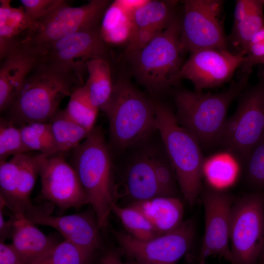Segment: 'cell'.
<instances>
[{
    "mask_svg": "<svg viewBox=\"0 0 264 264\" xmlns=\"http://www.w3.org/2000/svg\"><path fill=\"white\" fill-rule=\"evenodd\" d=\"M128 194L136 201L165 197L156 180L150 152L136 157L126 175Z\"/></svg>",
    "mask_w": 264,
    "mask_h": 264,
    "instance_id": "21",
    "label": "cell"
},
{
    "mask_svg": "<svg viewBox=\"0 0 264 264\" xmlns=\"http://www.w3.org/2000/svg\"><path fill=\"white\" fill-rule=\"evenodd\" d=\"M23 143L31 151H39L45 156L54 154L55 143L49 122H33L19 128Z\"/></svg>",
    "mask_w": 264,
    "mask_h": 264,
    "instance_id": "29",
    "label": "cell"
},
{
    "mask_svg": "<svg viewBox=\"0 0 264 264\" xmlns=\"http://www.w3.org/2000/svg\"><path fill=\"white\" fill-rule=\"evenodd\" d=\"M35 225L49 226L57 230L65 240L82 253L88 263L100 244V236L96 216L86 212L64 216H53L50 212L33 218Z\"/></svg>",
    "mask_w": 264,
    "mask_h": 264,
    "instance_id": "16",
    "label": "cell"
},
{
    "mask_svg": "<svg viewBox=\"0 0 264 264\" xmlns=\"http://www.w3.org/2000/svg\"><path fill=\"white\" fill-rule=\"evenodd\" d=\"M0 242H4L10 238L14 227V219L6 220L3 216V207H0Z\"/></svg>",
    "mask_w": 264,
    "mask_h": 264,
    "instance_id": "40",
    "label": "cell"
},
{
    "mask_svg": "<svg viewBox=\"0 0 264 264\" xmlns=\"http://www.w3.org/2000/svg\"><path fill=\"white\" fill-rule=\"evenodd\" d=\"M181 21L176 16L144 48L127 55L133 75L151 93H161L179 81L184 53L180 41Z\"/></svg>",
    "mask_w": 264,
    "mask_h": 264,
    "instance_id": "6",
    "label": "cell"
},
{
    "mask_svg": "<svg viewBox=\"0 0 264 264\" xmlns=\"http://www.w3.org/2000/svg\"><path fill=\"white\" fill-rule=\"evenodd\" d=\"M256 65L264 66V56L253 60L244 61L241 67L242 70H251L252 67Z\"/></svg>",
    "mask_w": 264,
    "mask_h": 264,
    "instance_id": "43",
    "label": "cell"
},
{
    "mask_svg": "<svg viewBox=\"0 0 264 264\" xmlns=\"http://www.w3.org/2000/svg\"><path fill=\"white\" fill-rule=\"evenodd\" d=\"M244 60L243 55L229 50L213 48L195 50L190 53L184 62L178 80H189L197 91L218 87L232 78Z\"/></svg>",
    "mask_w": 264,
    "mask_h": 264,
    "instance_id": "14",
    "label": "cell"
},
{
    "mask_svg": "<svg viewBox=\"0 0 264 264\" xmlns=\"http://www.w3.org/2000/svg\"><path fill=\"white\" fill-rule=\"evenodd\" d=\"M234 113L225 123L220 144L242 163L264 136V66H261L255 85L239 95Z\"/></svg>",
    "mask_w": 264,
    "mask_h": 264,
    "instance_id": "7",
    "label": "cell"
},
{
    "mask_svg": "<svg viewBox=\"0 0 264 264\" xmlns=\"http://www.w3.org/2000/svg\"><path fill=\"white\" fill-rule=\"evenodd\" d=\"M244 177L253 191H264V136L243 162Z\"/></svg>",
    "mask_w": 264,
    "mask_h": 264,
    "instance_id": "31",
    "label": "cell"
},
{
    "mask_svg": "<svg viewBox=\"0 0 264 264\" xmlns=\"http://www.w3.org/2000/svg\"><path fill=\"white\" fill-rule=\"evenodd\" d=\"M251 71H242L238 79L216 93L180 90L174 95L179 124L189 131L200 146L219 144L232 102L247 87Z\"/></svg>",
    "mask_w": 264,
    "mask_h": 264,
    "instance_id": "2",
    "label": "cell"
},
{
    "mask_svg": "<svg viewBox=\"0 0 264 264\" xmlns=\"http://www.w3.org/2000/svg\"><path fill=\"white\" fill-rule=\"evenodd\" d=\"M111 2L91 0L78 7L66 1L46 16L34 23L23 43L44 56L56 42L74 33L99 29L103 15Z\"/></svg>",
    "mask_w": 264,
    "mask_h": 264,
    "instance_id": "8",
    "label": "cell"
},
{
    "mask_svg": "<svg viewBox=\"0 0 264 264\" xmlns=\"http://www.w3.org/2000/svg\"><path fill=\"white\" fill-rule=\"evenodd\" d=\"M19 128L3 117L0 120V161H6L10 156L28 153Z\"/></svg>",
    "mask_w": 264,
    "mask_h": 264,
    "instance_id": "32",
    "label": "cell"
},
{
    "mask_svg": "<svg viewBox=\"0 0 264 264\" xmlns=\"http://www.w3.org/2000/svg\"><path fill=\"white\" fill-rule=\"evenodd\" d=\"M157 130L160 134L168 158L185 200L191 206L202 189L204 159L197 139L178 123L166 106L155 103Z\"/></svg>",
    "mask_w": 264,
    "mask_h": 264,
    "instance_id": "5",
    "label": "cell"
},
{
    "mask_svg": "<svg viewBox=\"0 0 264 264\" xmlns=\"http://www.w3.org/2000/svg\"><path fill=\"white\" fill-rule=\"evenodd\" d=\"M70 163L79 178L100 228L108 222L116 189L110 152L103 132L94 127L86 139L72 150Z\"/></svg>",
    "mask_w": 264,
    "mask_h": 264,
    "instance_id": "3",
    "label": "cell"
},
{
    "mask_svg": "<svg viewBox=\"0 0 264 264\" xmlns=\"http://www.w3.org/2000/svg\"><path fill=\"white\" fill-rule=\"evenodd\" d=\"M43 59V55L23 43L1 61L0 112L10 104L27 76Z\"/></svg>",
    "mask_w": 264,
    "mask_h": 264,
    "instance_id": "17",
    "label": "cell"
},
{
    "mask_svg": "<svg viewBox=\"0 0 264 264\" xmlns=\"http://www.w3.org/2000/svg\"><path fill=\"white\" fill-rule=\"evenodd\" d=\"M223 1L185 0L180 41L184 53L207 48L228 49L221 19Z\"/></svg>",
    "mask_w": 264,
    "mask_h": 264,
    "instance_id": "10",
    "label": "cell"
},
{
    "mask_svg": "<svg viewBox=\"0 0 264 264\" xmlns=\"http://www.w3.org/2000/svg\"><path fill=\"white\" fill-rule=\"evenodd\" d=\"M49 122L55 143L54 154L73 150L89 132L68 117L63 110H58Z\"/></svg>",
    "mask_w": 264,
    "mask_h": 264,
    "instance_id": "25",
    "label": "cell"
},
{
    "mask_svg": "<svg viewBox=\"0 0 264 264\" xmlns=\"http://www.w3.org/2000/svg\"><path fill=\"white\" fill-rule=\"evenodd\" d=\"M264 0H254L247 16L242 21L233 25L228 44L236 49L237 54L245 56L247 46L253 37L264 27Z\"/></svg>",
    "mask_w": 264,
    "mask_h": 264,
    "instance_id": "26",
    "label": "cell"
},
{
    "mask_svg": "<svg viewBox=\"0 0 264 264\" xmlns=\"http://www.w3.org/2000/svg\"><path fill=\"white\" fill-rule=\"evenodd\" d=\"M110 58L108 45L99 29L70 34L54 43L44 56V60L73 67L84 75L87 72L88 62L97 59L109 62Z\"/></svg>",
    "mask_w": 264,
    "mask_h": 264,
    "instance_id": "15",
    "label": "cell"
},
{
    "mask_svg": "<svg viewBox=\"0 0 264 264\" xmlns=\"http://www.w3.org/2000/svg\"><path fill=\"white\" fill-rule=\"evenodd\" d=\"M64 154H42L39 167L42 196L61 211L78 209L89 202L77 173Z\"/></svg>",
    "mask_w": 264,
    "mask_h": 264,
    "instance_id": "13",
    "label": "cell"
},
{
    "mask_svg": "<svg viewBox=\"0 0 264 264\" xmlns=\"http://www.w3.org/2000/svg\"><path fill=\"white\" fill-rule=\"evenodd\" d=\"M29 19L34 23L65 3V0H21Z\"/></svg>",
    "mask_w": 264,
    "mask_h": 264,
    "instance_id": "35",
    "label": "cell"
},
{
    "mask_svg": "<svg viewBox=\"0 0 264 264\" xmlns=\"http://www.w3.org/2000/svg\"><path fill=\"white\" fill-rule=\"evenodd\" d=\"M264 56V27L251 39L245 53L244 61L257 59Z\"/></svg>",
    "mask_w": 264,
    "mask_h": 264,
    "instance_id": "37",
    "label": "cell"
},
{
    "mask_svg": "<svg viewBox=\"0 0 264 264\" xmlns=\"http://www.w3.org/2000/svg\"><path fill=\"white\" fill-rule=\"evenodd\" d=\"M204 208L205 232L198 257L205 264L210 256H218L234 264L230 246L231 213L235 198L230 194L212 186L202 189Z\"/></svg>",
    "mask_w": 264,
    "mask_h": 264,
    "instance_id": "12",
    "label": "cell"
},
{
    "mask_svg": "<svg viewBox=\"0 0 264 264\" xmlns=\"http://www.w3.org/2000/svg\"><path fill=\"white\" fill-rule=\"evenodd\" d=\"M13 218L11 244L22 264H32L59 242L53 236L44 234L28 220Z\"/></svg>",
    "mask_w": 264,
    "mask_h": 264,
    "instance_id": "18",
    "label": "cell"
},
{
    "mask_svg": "<svg viewBox=\"0 0 264 264\" xmlns=\"http://www.w3.org/2000/svg\"><path fill=\"white\" fill-rule=\"evenodd\" d=\"M84 75L73 67L43 59L27 76L3 117L18 128L49 122L62 100L85 84Z\"/></svg>",
    "mask_w": 264,
    "mask_h": 264,
    "instance_id": "1",
    "label": "cell"
},
{
    "mask_svg": "<svg viewBox=\"0 0 264 264\" xmlns=\"http://www.w3.org/2000/svg\"><path fill=\"white\" fill-rule=\"evenodd\" d=\"M100 264H125L119 256L115 252L110 251L102 258Z\"/></svg>",
    "mask_w": 264,
    "mask_h": 264,
    "instance_id": "42",
    "label": "cell"
},
{
    "mask_svg": "<svg viewBox=\"0 0 264 264\" xmlns=\"http://www.w3.org/2000/svg\"><path fill=\"white\" fill-rule=\"evenodd\" d=\"M118 3L129 13L134 12L146 2L147 0H117Z\"/></svg>",
    "mask_w": 264,
    "mask_h": 264,
    "instance_id": "41",
    "label": "cell"
},
{
    "mask_svg": "<svg viewBox=\"0 0 264 264\" xmlns=\"http://www.w3.org/2000/svg\"><path fill=\"white\" fill-rule=\"evenodd\" d=\"M0 264H22L12 245L4 242H0Z\"/></svg>",
    "mask_w": 264,
    "mask_h": 264,
    "instance_id": "38",
    "label": "cell"
},
{
    "mask_svg": "<svg viewBox=\"0 0 264 264\" xmlns=\"http://www.w3.org/2000/svg\"><path fill=\"white\" fill-rule=\"evenodd\" d=\"M112 211L120 220L129 234L135 239L146 241L161 235L146 218L133 207H122L114 203Z\"/></svg>",
    "mask_w": 264,
    "mask_h": 264,
    "instance_id": "30",
    "label": "cell"
},
{
    "mask_svg": "<svg viewBox=\"0 0 264 264\" xmlns=\"http://www.w3.org/2000/svg\"><path fill=\"white\" fill-rule=\"evenodd\" d=\"M162 31L149 28L135 29L128 43L126 49V55L132 54L141 50Z\"/></svg>",
    "mask_w": 264,
    "mask_h": 264,
    "instance_id": "36",
    "label": "cell"
},
{
    "mask_svg": "<svg viewBox=\"0 0 264 264\" xmlns=\"http://www.w3.org/2000/svg\"><path fill=\"white\" fill-rule=\"evenodd\" d=\"M88 78L84 84L92 103L101 109L109 100L113 89L110 62L97 59L87 63Z\"/></svg>",
    "mask_w": 264,
    "mask_h": 264,
    "instance_id": "23",
    "label": "cell"
},
{
    "mask_svg": "<svg viewBox=\"0 0 264 264\" xmlns=\"http://www.w3.org/2000/svg\"><path fill=\"white\" fill-rule=\"evenodd\" d=\"M257 264H264V237Z\"/></svg>",
    "mask_w": 264,
    "mask_h": 264,
    "instance_id": "44",
    "label": "cell"
},
{
    "mask_svg": "<svg viewBox=\"0 0 264 264\" xmlns=\"http://www.w3.org/2000/svg\"><path fill=\"white\" fill-rule=\"evenodd\" d=\"M195 227V220L191 218L175 230L149 240H139L121 232L114 235L129 259L137 264H176L190 249Z\"/></svg>",
    "mask_w": 264,
    "mask_h": 264,
    "instance_id": "11",
    "label": "cell"
},
{
    "mask_svg": "<svg viewBox=\"0 0 264 264\" xmlns=\"http://www.w3.org/2000/svg\"><path fill=\"white\" fill-rule=\"evenodd\" d=\"M177 0H148L132 15L135 29L163 31L175 18Z\"/></svg>",
    "mask_w": 264,
    "mask_h": 264,
    "instance_id": "24",
    "label": "cell"
},
{
    "mask_svg": "<svg viewBox=\"0 0 264 264\" xmlns=\"http://www.w3.org/2000/svg\"><path fill=\"white\" fill-rule=\"evenodd\" d=\"M98 110L91 102L84 85L74 89L63 110L68 117L90 132L94 127Z\"/></svg>",
    "mask_w": 264,
    "mask_h": 264,
    "instance_id": "28",
    "label": "cell"
},
{
    "mask_svg": "<svg viewBox=\"0 0 264 264\" xmlns=\"http://www.w3.org/2000/svg\"><path fill=\"white\" fill-rule=\"evenodd\" d=\"M134 28L132 15L116 0L111 2L106 9L99 33L108 45H119L129 43Z\"/></svg>",
    "mask_w": 264,
    "mask_h": 264,
    "instance_id": "22",
    "label": "cell"
},
{
    "mask_svg": "<svg viewBox=\"0 0 264 264\" xmlns=\"http://www.w3.org/2000/svg\"><path fill=\"white\" fill-rule=\"evenodd\" d=\"M254 0H237L234 12L233 24L243 20L249 13Z\"/></svg>",
    "mask_w": 264,
    "mask_h": 264,
    "instance_id": "39",
    "label": "cell"
},
{
    "mask_svg": "<svg viewBox=\"0 0 264 264\" xmlns=\"http://www.w3.org/2000/svg\"><path fill=\"white\" fill-rule=\"evenodd\" d=\"M150 154L156 180L164 196L176 197L177 180L167 155L157 151Z\"/></svg>",
    "mask_w": 264,
    "mask_h": 264,
    "instance_id": "33",
    "label": "cell"
},
{
    "mask_svg": "<svg viewBox=\"0 0 264 264\" xmlns=\"http://www.w3.org/2000/svg\"><path fill=\"white\" fill-rule=\"evenodd\" d=\"M236 160L230 153L218 154L205 159L203 176L214 188L228 186L234 181L237 175L238 164Z\"/></svg>",
    "mask_w": 264,
    "mask_h": 264,
    "instance_id": "27",
    "label": "cell"
},
{
    "mask_svg": "<svg viewBox=\"0 0 264 264\" xmlns=\"http://www.w3.org/2000/svg\"><path fill=\"white\" fill-rule=\"evenodd\" d=\"M125 264H137L133 260L129 259L128 261L124 262Z\"/></svg>",
    "mask_w": 264,
    "mask_h": 264,
    "instance_id": "45",
    "label": "cell"
},
{
    "mask_svg": "<svg viewBox=\"0 0 264 264\" xmlns=\"http://www.w3.org/2000/svg\"><path fill=\"white\" fill-rule=\"evenodd\" d=\"M11 1L0 0V61L26 41L34 25L22 6L14 7Z\"/></svg>",
    "mask_w": 264,
    "mask_h": 264,
    "instance_id": "19",
    "label": "cell"
},
{
    "mask_svg": "<svg viewBox=\"0 0 264 264\" xmlns=\"http://www.w3.org/2000/svg\"><path fill=\"white\" fill-rule=\"evenodd\" d=\"M130 206L140 212L160 235L175 230L183 221V205L176 197H158L136 201Z\"/></svg>",
    "mask_w": 264,
    "mask_h": 264,
    "instance_id": "20",
    "label": "cell"
},
{
    "mask_svg": "<svg viewBox=\"0 0 264 264\" xmlns=\"http://www.w3.org/2000/svg\"><path fill=\"white\" fill-rule=\"evenodd\" d=\"M101 110L108 118L110 141L117 149L139 143L157 130L155 102L125 79L114 84L111 95Z\"/></svg>",
    "mask_w": 264,
    "mask_h": 264,
    "instance_id": "4",
    "label": "cell"
},
{
    "mask_svg": "<svg viewBox=\"0 0 264 264\" xmlns=\"http://www.w3.org/2000/svg\"><path fill=\"white\" fill-rule=\"evenodd\" d=\"M31 264H88V262L78 248L64 240Z\"/></svg>",
    "mask_w": 264,
    "mask_h": 264,
    "instance_id": "34",
    "label": "cell"
},
{
    "mask_svg": "<svg viewBox=\"0 0 264 264\" xmlns=\"http://www.w3.org/2000/svg\"><path fill=\"white\" fill-rule=\"evenodd\" d=\"M264 237V191H251L235 198L230 227L234 264H257Z\"/></svg>",
    "mask_w": 264,
    "mask_h": 264,
    "instance_id": "9",
    "label": "cell"
}]
</instances>
